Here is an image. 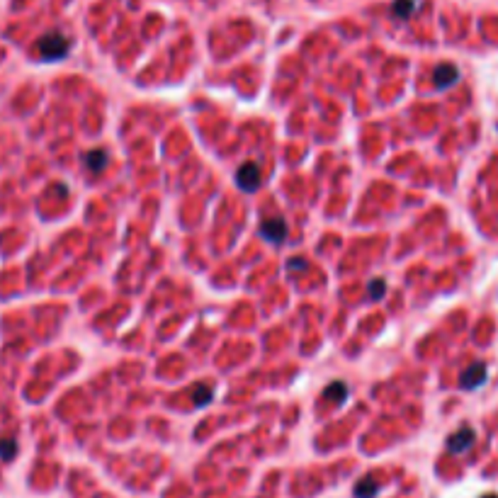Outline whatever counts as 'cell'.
I'll return each mask as SVG.
<instances>
[{"label": "cell", "instance_id": "8992f818", "mask_svg": "<svg viewBox=\"0 0 498 498\" xmlns=\"http://www.w3.org/2000/svg\"><path fill=\"white\" fill-rule=\"evenodd\" d=\"M484 379H486V365L484 363H474L472 368L462 375L459 384H462V389H477L479 384H484Z\"/></svg>", "mask_w": 498, "mask_h": 498}, {"label": "cell", "instance_id": "277c9868", "mask_svg": "<svg viewBox=\"0 0 498 498\" xmlns=\"http://www.w3.org/2000/svg\"><path fill=\"white\" fill-rule=\"evenodd\" d=\"M474 440H477V433H474L472 428H459L455 435H450V440H447V450L452 452V455H459V452L469 450V447L474 445Z\"/></svg>", "mask_w": 498, "mask_h": 498}, {"label": "cell", "instance_id": "8fae6325", "mask_svg": "<svg viewBox=\"0 0 498 498\" xmlns=\"http://www.w3.org/2000/svg\"><path fill=\"white\" fill-rule=\"evenodd\" d=\"M212 396H214V391L209 389V387H197L193 399H195V406H207V401H212Z\"/></svg>", "mask_w": 498, "mask_h": 498}, {"label": "cell", "instance_id": "9c48e42d", "mask_svg": "<svg viewBox=\"0 0 498 498\" xmlns=\"http://www.w3.org/2000/svg\"><path fill=\"white\" fill-rule=\"evenodd\" d=\"M418 5H420V0H396L391 10L396 18H411L415 10H418Z\"/></svg>", "mask_w": 498, "mask_h": 498}, {"label": "cell", "instance_id": "52a82bcc", "mask_svg": "<svg viewBox=\"0 0 498 498\" xmlns=\"http://www.w3.org/2000/svg\"><path fill=\"white\" fill-rule=\"evenodd\" d=\"M107 161L109 158L102 149H95V151L85 153V166H87V171L90 173H102L105 171V166H107Z\"/></svg>", "mask_w": 498, "mask_h": 498}, {"label": "cell", "instance_id": "7a4b0ae2", "mask_svg": "<svg viewBox=\"0 0 498 498\" xmlns=\"http://www.w3.org/2000/svg\"><path fill=\"white\" fill-rule=\"evenodd\" d=\"M262 183V175H260V168L258 163H243V166L236 171V185L243 193H255Z\"/></svg>", "mask_w": 498, "mask_h": 498}, {"label": "cell", "instance_id": "ba28073f", "mask_svg": "<svg viewBox=\"0 0 498 498\" xmlns=\"http://www.w3.org/2000/svg\"><path fill=\"white\" fill-rule=\"evenodd\" d=\"M377 491H379V484H377L375 477H363L355 484V496L358 498H375Z\"/></svg>", "mask_w": 498, "mask_h": 498}, {"label": "cell", "instance_id": "5bb4252c", "mask_svg": "<svg viewBox=\"0 0 498 498\" xmlns=\"http://www.w3.org/2000/svg\"><path fill=\"white\" fill-rule=\"evenodd\" d=\"M481 498H498V496H494V494H489V496H481Z\"/></svg>", "mask_w": 498, "mask_h": 498}, {"label": "cell", "instance_id": "4fadbf2b", "mask_svg": "<svg viewBox=\"0 0 498 498\" xmlns=\"http://www.w3.org/2000/svg\"><path fill=\"white\" fill-rule=\"evenodd\" d=\"M382 294H384V280H372L370 282V297L375 299H382Z\"/></svg>", "mask_w": 498, "mask_h": 498}, {"label": "cell", "instance_id": "6da1fadb", "mask_svg": "<svg viewBox=\"0 0 498 498\" xmlns=\"http://www.w3.org/2000/svg\"><path fill=\"white\" fill-rule=\"evenodd\" d=\"M37 49H40V56L44 61H59V59H63L68 54L71 44L61 32H49V35H44L40 40Z\"/></svg>", "mask_w": 498, "mask_h": 498}, {"label": "cell", "instance_id": "30bf717a", "mask_svg": "<svg viewBox=\"0 0 498 498\" xmlns=\"http://www.w3.org/2000/svg\"><path fill=\"white\" fill-rule=\"evenodd\" d=\"M346 396H348V387L343 384V382H333V384L326 389V399L333 403H343L346 401Z\"/></svg>", "mask_w": 498, "mask_h": 498}, {"label": "cell", "instance_id": "3957f363", "mask_svg": "<svg viewBox=\"0 0 498 498\" xmlns=\"http://www.w3.org/2000/svg\"><path fill=\"white\" fill-rule=\"evenodd\" d=\"M260 233L265 241L280 245L282 241L287 238V224H284V219H280V217H270L260 224Z\"/></svg>", "mask_w": 498, "mask_h": 498}, {"label": "cell", "instance_id": "5b68a950", "mask_svg": "<svg viewBox=\"0 0 498 498\" xmlns=\"http://www.w3.org/2000/svg\"><path fill=\"white\" fill-rule=\"evenodd\" d=\"M459 80V71H457V66H452V63H440L437 68L433 71V83L435 87H450V85H455Z\"/></svg>", "mask_w": 498, "mask_h": 498}, {"label": "cell", "instance_id": "7c38bea8", "mask_svg": "<svg viewBox=\"0 0 498 498\" xmlns=\"http://www.w3.org/2000/svg\"><path fill=\"white\" fill-rule=\"evenodd\" d=\"M15 452H18V442H15V440H0V457H3V459H13Z\"/></svg>", "mask_w": 498, "mask_h": 498}]
</instances>
